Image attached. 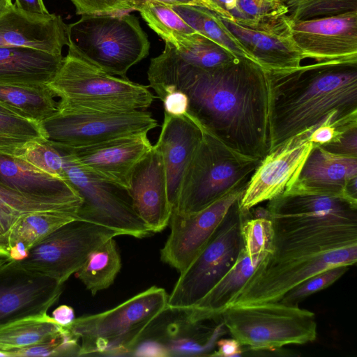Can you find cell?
Instances as JSON below:
<instances>
[{"mask_svg": "<svg viewBox=\"0 0 357 357\" xmlns=\"http://www.w3.org/2000/svg\"><path fill=\"white\" fill-rule=\"evenodd\" d=\"M149 87L161 100L175 90L189 100L188 114L227 147L262 160L269 151L267 72L246 58L202 68L183 61L174 46L151 59Z\"/></svg>", "mask_w": 357, "mask_h": 357, "instance_id": "obj_1", "label": "cell"}, {"mask_svg": "<svg viewBox=\"0 0 357 357\" xmlns=\"http://www.w3.org/2000/svg\"><path fill=\"white\" fill-rule=\"evenodd\" d=\"M269 151L291 137L329 124L357 123V61H325L266 71Z\"/></svg>", "mask_w": 357, "mask_h": 357, "instance_id": "obj_2", "label": "cell"}, {"mask_svg": "<svg viewBox=\"0 0 357 357\" xmlns=\"http://www.w3.org/2000/svg\"><path fill=\"white\" fill-rule=\"evenodd\" d=\"M357 261V242L294 245L273 249L231 305L280 301L293 288L325 270Z\"/></svg>", "mask_w": 357, "mask_h": 357, "instance_id": "obj_3", "label": "cell"}, {"mask_svg": "<svg viewBox=\"0 0 357 357\" xmlns=\"http://www.w3.org/2000/svg\"><path fill=\"white\" fill-rule=\"evenodd\" d=\"M68 53L114 76L149 54L150 43L139 20L126 12L84 15L67 24Z\"/></svg>", "mask_w": 357, "mask_h": 357, "instance_id": "obj_4", "label": "cell"}, {"mask_svg": "<svg viewBox=\"0 0 357 357\" xmlns=\"http://www.w3.org/2000/svg\"><path fill=\"white\" fill-rule=\"evenodd\" d=\"M168 297L165 289L153 286L112 309L75 318L68 327L79 342V356H130Z\"/></svg>", "mask_w": 357, "mask_h": 357, "instance_id": "obj_5", "label": "cell"}, {"mask_svg": "<svg viewBox=\"0 0 357 357\" xmlns=\"http://www.w3.org/2000/svg\"><path fill=\"white\" fill-rule=\"evenodd\" d=\"M202 129V139L185 171L172 212H197L229 192L247 186L261 160L235 152Z\"/></svg>", "mask_w": 357, "mask_h": 357, "instance_id": "obj_6", "label": "cell"}, {"mask_svg": "<svg viewBox=\"0 0 357 357\" xmlns=\"http://www.w3.org/2000/svg\"><path fill=\"white\" fill-rule=\"evenodd\" d=\"M47 86L60 98L57 108L144 110L155 98L149 86L107 74L69 54Z\"/></svg>", "mask_w": 357, "mask_h": 357, "instance_id": "obj_7", "label": "cell"}, {"mask_svg": "<svg viewBox=\"0 0 357 357\" xmlns=\"http://www.w3.org/2000/svg\"><path fill=\"white\" fill-rule=\"evenodd\" d=\"M221 317L231 337L253 351L303 344L314 342L317 336L312 312L281 301L231 305Z\"/></svg>", "mask_w": 357, "mask_h": 357, "instance_id": "obj_8", "label": "cell"}, {"mask_svg": "<svg viewBox=\"0 0 357 357\" xmlns=\"http://www.w3.org/2000/svg\"><path fill=\"white\" fill-rule=\"evenodd\" d=\"M239 200L230 208L202 251L180 273L169 295V307H193L234 264L243 247L241 226L248 215L240 210Z\"/></svg>", "mask_w": 357, "mask_h": 357, "instance_id": "obj_9", "label": "cell"}, {"mask_svg": "<svg viewBox=\"0 0 357 357\" xmlns=\"http://www.w3.org/2000/svg\"><path fill=\"white\" fill-rule=\"evenodd\" d=\"M48 142L57 147L76 148L137 134L149 133L157 121L144 110L113 111L59 107L42 122Z\"/></svg>", "mask_w": 357, "mask_h": 357, "instance_id": "obj_10", "label": "cell"}, {"mask_svg": "<svg viewBox=\"0 0 357 357\" xmlns=\"http://www.w3.org/2000/svg\"><path fill=\"white\" fill-rule=\"evenodd\" d=\"M55 147L62 155L68 181L82 198L77 220L138 238L153 234L135 211L127 189L93 176L83 169L67 149Z\"/></svg>", "mask_w": 357, "mask_h": 357, "instance_id": "obj_11", "label": "cell"}, {"mask_svg": "<svg viewBox=\"0 0 357 357\" xmlns=\"http://www.w3.org/2000/svg\"><path fill=\"white\" fill-rule=\"evenodd\" d=\"M121 235V231L105 226L73 220L32 247L26 257L18 261L29 270L64 284L84 265L92 251Z\"/></svg>", "mask_w": 357, "mask_h": 357, "instance_id": "obj_12", "label": "cell"}, {"mask_svg": "<svg viewBox=\"0 0 357 357\" xmlns=\"http://www.w3.org/2000/svg\"><path fill=\"white\" fill-rule=\"evenodd\" d=\"M208 321H195L188 308L167 307L142 333L130 356H210L225 333L221 321L215 326Z\"/></svg>", "mask_w": 357, "mask_h": 357, "instance_id": "obj_13", "label": "cell"}, {"mask_svg": "<svg viewBox=\"0 0 357 357\" xmlns=\"http://www.w3.org/2000/svg\"><path fill=\"white\" fill-rule=\"evenodd\" d=\"M245 187L236 189L207 207L192 213L172 212L170 233L160 250V259L180 273L202 251Z\"/></svg>", "mask_w": 357, "mask_h": 357, "instance_id": "obj_14", "label": "cell"}, {"mask_svg": "<svg viewBox=\"0 0 357 357\" xmlns=\"http://www.w3.org/2000/svg\"><path fill=\"white\" fill-rule=\"evenodd\" d=\"M305 132L287 140L261 160L239 200V208L248 213L290 188L297 181L313 144Z\"/></svg>", "mask_w": 357, "mask_h": 357, "instance_id": "obj_15", "label": "cell"}, {"mask_svg": "<svg viewBox=\"0 0 357 357\" xmlns=\"http://www.w3.org/2000/svg\"><path fill=\"white\" fill-rule=\"evenodd\" d=\"M292 38L305 59L317 62L357 61V10L290 20Z\"/></svg>", "mask_w": 357, "mask_h": 357, "instance_id": "obj_16", "label": "cell"}, {"mask_svg": "<svg viewBox=\"0 0 357 357\" xmlns=\"http://www.w3.org/2000/svg\"><path fill=\"white\" fill-rule=\"evenodd\" d=\"M63 285L12 259L0 268V325L47 313L59 301Z\"/></svg>", "mask_w": 357, "mask_h": 357, "instance_id": "obj_17", "label": "cell"}, {"mask_svg": "<svg viewBox=\"0 0 357 357\" xmlns=\"http://www.w3.org/2000/svg\"><path fill=\"white\" fill-rule=\"evenodd\" d=\"M147 135L126 136L85 146L61 148L67 149L90 174L128 190L135 167L153 146Z\"/></svg>", "mask_w": 357, "mask_h": 357, "instance_id": "obj_18", "label": "cell"}, {"mask_svg": "<svg viewBox=\"0 0 357 357\" xmlns=\"http://www.w3.org/2000/svg\"><path fill=\"white\" fill-rule=\"evenodd\" d=\"M218 17L252 59L266 71L296 69L305 59L292 38L287 16L265 26H248Z\"/></svg>", "mask_w": 357, "mask_h": 357, "instance_id": "obj_19", "label": "cell"}, {"mask_svg": "<svg viewBox=\"0 0 357 357\" xmlns=\"http://www.w3.org/2000/svg\"><path fill=\"white\" fill-rule=\"evenodd\" d=\"M67 24L56 14H36L11 1L0 9V47H23L62 55Z\"/></svg>", "mask_w": 357, "mask_h": 357, "instance_id": "obj_20", "label": "cell"}, {"mask_svg": "<svg viewBox=\"0 0 357 357\" xmlns=\"http://www.w3.org/2000/svg\"><path fill=\"white\" fill-rule=\"evenodd\" d=\"M128 190L135 211L153 234L169 225L172 208L164 163L155 145L135 167Z\"/></svg>", "mask_w": 357, "mask_h": 357, "instance_id": "obj_21", "label": "cell"}, {"mask_svg": "<svg viewBox=\"0 0 357 357\" xmlns=\"http://www.w3.org/2000/svg\"><path fill=\"white\" fill-rule=\"evenodd\" d=\"M202 137V129L188 114L174 116L164 112L158 139L154 144L164 163L167 197L174 209L185 171Z\"/></svg>", "mask_w": 357, "mask_h": 357, "instance_id": "obj_22", "label": "cell"}, {"mask_svg": "<svg viewBox=\"0 0 357 357\" xmlns=\"http://www.w3.org/2000/svg\"><path fill=\"white\" fill-rule=\"evenodd\" d=\"M355 176H357L356 157L333 154L319 145H313L293 185L307 191L349 199L345 188Z\"/></svg>", "mask_w": 357, "mask_h": 357, "instance_id": "obj_23", "label": "cell"}, {"mask_svg": "<svg viewBox=\"0 0 357 357\" xmlns=\"http://www.w3.org/2000/svg\"><path fill=\"white\" fill-rule=\"evenodd\" d=\"M79 204L75 195H28L0 182V254L10 257V234L22 218L37 213L76 212Z\"/></svg>", "mask_w": 357, "mask_h": 357, "instance_id": "obj_24", "label": "cell"}, {"mask_svg": "<svg viewBox=\"0 0 357 357\" xmlns=\"http://www.w3.org/2000/svg\"><path fill=\"white\" fill-rule=\"evenodd\" d=\"M63 56L23 47H0V84L47 85Z\"/></svg>", "mask_w": 357, "mask_h": 357, "instance_id": "obj_25", "label": "cell"}, {"mask_svg": "<svg viewBox=\"0 0 357 357\" xmlns=\"http://www.w3.org/2000/svg\"><path fill=\"white\" fill-rule=\"evenodd\" d=\"M249 257L243 247L229 271L193 307H188L195 321L215 320L232 303L248 280L266 259Z\"/></svg>", "mask_w": 357, "mask_h": 357, "instance_id": "obj_26", "label": "cell"}, {"mask_svg": "<svg viewBox=\"0 0 357 357\" xmlns=\"http://www.w3.org/2000/svg\"><path fill=\"white\" fill-rule=\"evenodd\" d=\"M0 182L33 195L78 194L68 181L38 172L17 158L0 155Z\"/></svg>", "mask_w": 357, "mask_h": 357, "instance_id": "obj_27", "label": "cell"}, {"mask_svg": "<svg viewBox=\"0 0 357 357\" xmlns=\"http://www.w3.org/2000/svg\"><path fill=\"white\" fill-rule=\"evenodd\" d=\"M64 326L47 313L18 318L0 325V353L3 356L21 349L48 340L59 335Z\"/></svg>", "mask_w": 357, "mask_h": 357, "instance_id": "obj_28", "label": "cell"}, {"mask_svg": "<svg viewBox=\"0 0 357 357\" xmlns=\"http://www.w3.org/2000/svg\"><path fill=\"white\" fill-rule=\"evenodd\" d=\"M73 220H77V213L69 211L37 213L22 218L10 234V257L17 261L24 259L32 247Z\"/></svg>", "mask_w": 357, "mask_h": 357, "instance_id": "obj_29", "label": "cell"}, {"mask_svg": "<svg viewBox=\"0 0 357 357\" xmlns=\"http://www.w3.org/2000/svg\"><path fill=\"white\" fill-rule=\"evenodd\" d=\"M54 95L47 85L0 84V106L21 116L43 122L57 111Z\"/></svg>", "mask_w": 357, "mask_h": 357, "instance_id": "obj_30", "label": "cell"}, {"mask_svg": "<svg viewBox=\"0 0 357 357\" xmlns=\"http://www.w3.org/2000/svg\"><path fill=\"white\" fill-rule=\"evenodd\" d=\"M121 268V259L114 238H109L89 255L75 274L92 295L109 287Z\"/></svg>", "mask_w": 357, "mask_h": 357, "instance_id": "obj_31", "label": "cell"}, {"mask_svg": "<svg viewBox=\"0 0 357 357\" xmlns=\"http://www.w3.org/2000/svg\"><path fill=\"white\" fill-rule=\"evenodd\" d=\"M47 141L42 122L0 112V155L16 158L32 145Z\"/></svg>", "mask_w": 357, "mask_h": 357, "instance_id": "obj_32", "label": "cell"}, {"mask_svg": "<svg viewBox=\"0 0 357 357\" xmlns=\"http://www.w3.org/2000/svg\"><path fill=\"white\" fill-rule=\"evenodd\" d=\"M170 6L199 34L220 45L235 57L253 61L215 13L204 6L195 5L181 4Z\"/></svg>", "mask_w": 357, "mask_h": 357, "instance_id": "obj_33", "label": "cell"}, {"mask_svg": "<svg viewBox=\"0 0 357 357\" xmlns=\"http://www.w3.org/2000/svg\"><path fill=\"white\" fill-rule=\"evenodd\" d=\"M137 11L165 43L180 49L191 42L198 33L190 27L170 6L160 1H149Z\"/></svg>", "mask_w": 357, "mask_h": 357, "instance_id": "obj_34", "label": "cell"}, {"mask_svg": "<svg viewBox=\"0 0 357 357\" xmlns=\"http://www.w3.org/2000/svg\"><path fill=\"white\" fill-rule=\"evenodd\" d=\"M287 13L280 0H236L229 20L248 26H265L281 21Z\"/></svg>", "mask_w": 357, "mask_h": 357, "instance_id": "obj_35", "label": "cell"}, {"mask_svg": "<svg viewBox=\"0 0 357 357\" xmlns=\"http://www.w3.org/2000/svg\"><path fill=\"white\" fill-rule=\"evenodd\" d=\"M290 20H303L357 10V0H280Z\"/></svg>", "mask_w": 357, "mask_h": 357, "instance_id": "obj_36", "label": "cell"}, {"mask_svg": "<svg viewBox=\"0 0 357 357\" xmlns=\"http://www.w3.org/2000/svg\"><path fill=\"white\" fill-rule=\"evenodd\" d=\"M243 250L252 258L269 255L273 250L274 231L271 220L256 219L249 212L241 226Z\"/></svg>", "mask_w": 357, "mask_h": 357, "instance_id": "obj_37", "label": "cell"}, {"mask_svg": "<svg viewBox=\"0 0 357 357\" xmlns=\"http://www.w3.org/2000/svg\"><path fill=\"white\" fill-rule=\"evenodd\" d=\"M16 158L38 172L68 181L64 171L61 153L48 141L32 145Z\"/></svg>", "mask_w": 357, "mask_h": 357, "instance_id": "obj_38", "label": "cell"}, {"mask_svg": "<svg viewBox=\"0 0 357 357\" xmlns=\"http://www.w3.org/2000/svg\"><path fill=\"white\" fill-rule=\"evenodd\" d=\"M77 337L68 326L52 339L14 351L10 356H79Z\"/></svg>", "mask_w": 357, "mask_h": 357, "instance_id": "obj_39", "label": "cell"}, {"mask_svg": "<svg viewBox=\"0 0 357 357\" xmlns=\"http://www.w3.org/2000/svg\"><path fill=\"white\" fill-rule=\"evenodd\" d=\"M349 267L338 266L315 274L287 292L280 301L298 305L306 297L333 284L348 271Z\"/></svg>", "mask_w": 357, "mask_h": 357, "instance_id": "obj_40", "label": "cell"}, {"mask_svg": "<svg viewBox=\"0 0 357 357\" xmlns=\"http://www.w3.org/2000/svg\"><path fill=\"white\" fill-rule=\"evenodd\" d=\"M77 15L109 14L132 10L126 0H70Z\"/></svg>", "mask_w": 357, "mask_h": 357, "instance_id": "obj_41", "label": "cell"}, {"mask_svg": "<svg viewBox=\"0 0 357 357\" xmlns=\"http://www.w3.org/2000/svg\"><path fill=\"white\" fill-rule=\"evenodd\" d=\"M319 146L333 154L357 158V123L342 130L330 142Z\"/></svg>", "mask_w": 357, "mask_h": 357, "instance_id": "obj_42", "label": "cell"}, {"mask_svg": "<svg viewBox=\"0 0 357 357\" xmlns=\"http://www.w3.org/2000/svg\"><path fill=\"white\" fill-rule=\"evenodd\" d=\"M163 102L165 113L174 116H180L188 113L189 100L187 95L175 90L167 93L161 100Z\"/></svg>", "mask_w": 357, "mask_h": 357, "instance_id": "obj_43", "label": "cell"}, {"mask_svg": "<svg viewBox=\"0 0 357 357\" xmlns=\"http://www.w3.org/2000/svg\"><path fill=\"white\" fill-rule=\"evenodd\" d=\"M340 132L329 124H323L313 130L308 136V140L313 145H323L333 140Z\"/></svg>", "mask_w": 357, "mask_h": 357, "instance_id": "obj_44", "label": "cell"}, {"mask_svg": "<svg viewBox=\"0 0 357 357\" xmlns=\"http://www.w3.org/2000/svg\"><path fill=\"white\" fill-rule=\"evenodd\" d=\"M218 350L211 354V356H240L242 355L241 344L234 338L219 339L216 342Z\"/></svg>", "mask_w": 357, "mask_h": 357, "instance_id": "obj_45", "label": "cell"}, {"mask_svg": "<svg viewBox=\"0 0 357 357\" xmlns=\"http://www.w3.org/2000/svg\"><path fill=\"white\" fill-rule=\"evenodd\" d=\"M204 6L220 17L230 19L236 0H200Z\"/></svg>", "mask_w": 357, "mask_h": 357, "instance_id": "obj_46", "label": "cell"}, {"mask_svg": "<svg viewBox=\"0 0 357 357\" xmlns=\"http://www.w3.org/2000/svg\"><path fill=\"white\" fill-rule=\"evenodd\" d=\"M52 317L59 325L68 326L75 319V311L69 305H61L52 312Z\"/></svg>", "mask_w": 357, "mask_h": 357, "instance_id": "obj_47", "label": "cell"}, {"mask_svg": "<svg viewBox=\"0 0 357 357\" xmlns=\"http://www.w3.org/2000/svg\"><path fill=\"white\" fill-rule=\"evenodd\" d=\"M18 8L36 14H48L43 0H15L14 3Z\"/></svg>", "mask_w": 357, "mask_h": 357, "instance_id": "obj_48", "label": "cell"}, {"mask_svg": "<svg viewBox=\"0 0 357 357\" xmlns=\"http://www.w3.org/2000/svg\"><path fill=\"white\" fill-rule=\"evenodd\" d=\"M127 2L129 3V5L131 6L132 10H137V9L144 5V3L155 1H160L162 3H165L169 5H181V4H189V5H195V6H204V4L202 3L200 0H126ZM206 8V7H205Z\"/></svg>", "mask_w": 357, "mask_h": 357, "instance_id": "obj_49", "label": "cell"}, {"mask_svg": "<svg viewBox=\"0 0 357 357\" xmlns=\"http://www.w3.org/2000/svg\"><path fill=\"white\" fill-rule=\"evenodd\" d=\"M249 214L252 218L271 220V214L267 207L256 206L249 211Z\"/></svg>", "mask_w": 357, "mask_h": 357, "instance_id": "obj_50", "label": "cell"}, {"mask_svg": "<svg viewBox=\"0 0 357 357\" xmlns=\"http://www.w3.org/2000/svg\"><path fill=\"white\" fill-rule=\"evenodd\" d=\"M11 260L10 257L0 254V268Z\"/></svg>", "mask_w": 357, "mask_h": 357, "instance_id": "obj_51", "label": "cell"}, {"mask_svg": "<svg viewBox=\"0 0 357 357\" xmlns=\"http://www.w3.org/2000/svg\"><path fill=\"white\" fill-rule=\"evenodd\" d=\"M11 0H0V9L10 3Z\"/></svg>", "mask_w": 357, "mask_h": 357, "instance_id": "obj_52", "label": "cell"}, {"mask_svg": "<svg viewBox=\"0 0 357 357\" xmlns=\"http://www.w3.org/2000/svg\"><path fill=\"white\" fill-rule=\"evenodd\" d=\"M0 112H4V113H10V114H15V113L12 112L11 111L8 110V109H6L3 107H1V106H0ZM16 115H17V114H16Z\"/></svg>", "mask_w": 357, "mask_h": 357, "instance_id": "obj_53", "label": "cell"}]
</instances>
